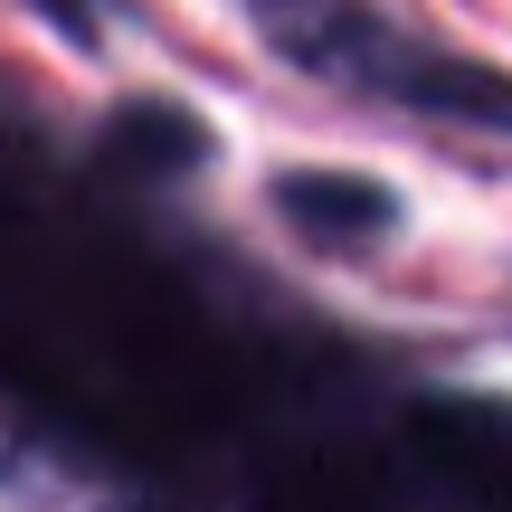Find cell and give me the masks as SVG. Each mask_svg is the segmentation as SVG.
<instances>
[{"mask_svg": "<svg viewBox=\"0 0 512 512\" xmlns=\"http://www.w3.org/2000/svg\"><path fill=\"white\" fill-rule=\"evenodd\" d=\"M275 209H285V228L304 247L323 256H361L389 238V219H399V200L370 181H332V171H294V181H275Z\"/></svg>", "mask_w": 512, "mask_h": 512, "instance_id": "obj_2", "label": "cell"}, {"mask_svg": "<svg viewBox=\"0 0 512 512\" xmlns=\"http://www.w3.org/2000/svg\"><path fill=\"white\" fill-rule=\"evenodd\" d=\"M38 10H48V19H67V29H76V38H86V29H95V10H86V0H38Z\"/></svg>", "mask_w": 512, "mask_h": 512, "instance_id": "obj_3", "label": "cell"}, {"mask_svg": "<svg viewBox=\"0 0 512 512\" xmlns=\"http://www.w3.org/2000/svg\"><path fill=\"white\" fill-rule=\"evenodd\" d=\"M133 512H181V503H133Z\"/></svg>", "mask_w": 512, "mask_h": 512, "instance_id": "obj_4", "label": "cell"}, {"mask_svg": "<svg viewBox=\"0 0 512 512\" xmlns=\"http://www.w3.org/2000/svg\"><path fill=\"white\" fill-rule=\"evenodd\" d=\"M247 19H256V38H266L285 67H304V76H332V86L389 95V105L512 133V86H503L494 67L399 38L370 0H247Z\"/></svg>", "mask_w": 512, "mask_h": 512, "instance_id": "obj_1", "label": "cell"}]
</instances>
